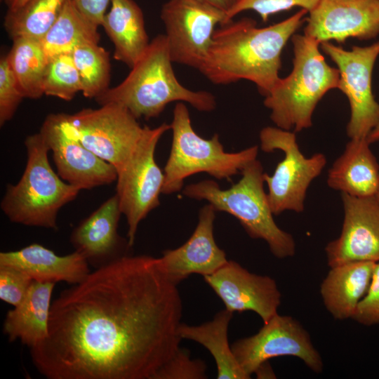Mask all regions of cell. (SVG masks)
Masks as SVG:
<instances>
[{
    "instance_id": "obj_7",
    "label": "cell",
    "mask_w": 379,
    "mask_h": 379,
    "mask_svg": "<svg viewBox=\"0 0 379 379\" xmlns=\"http://www.w3.org/2000/svg\"><path fill=\"white\" fill-rule=\"evenodd\" d=\"M170 125L173 138L164 167L163 194L180 191L185 178L199 173H207L218 180H230L257 159V145L237 152H226L217 133L208 140L199 136L192 128L189 111L182 102L175 105Z\"/></svg>"
},
{
    "instance_id": "obj_3",
    "label": "cell",
    "mask_w": 379,
    "mask_h": 379,
    "mask_svg": "<svg viewBox=\"0 0 379 379\" xmlns=\"http://www.w3.org/2000/svg\"><path fill=\"white\" fill-rule=\"evenodd\" d=\"M166 35H157L125 79L95 100L100 105H122L136 119L157 117L167 105L175 101L187 102L201 112L213 110L216 106L214 95L182 86L175 77Z\"/></svg>"
},
{
    "instance_id": "obj_37",
    "label": "cell",
    "mask_w": 379,
    "mask_h": 379,
    "mask_svg": "<svg viewBox=\"0 0 379 379\" xmlns=\"http://www.w3.org/2000/svg\"><path fill=\"white\" fill-rule=\"evenodd\" d=\"M213 6L227 12L233 5L235 0H204Z\"/></svg>"
},
{
    "instance_id": "obj_12",
    "label": "cell",
    "mask_w": 379,
    "mask_h": 379,
    "mask_svg": "<svg viewBox=\"0 0 379 379\" xmlns=\"http://www.w3.org/2000/svg\"><path fill=\"white\" fill-rule=\"evenodd\" d=\"M173 62L199 69L211 46L215 26L227 24L226 12L204 0H168L161 7Z\"/></svg>"
},
{
    "instance_id": "obj_17",
    "label": "cell",
    "mask_w": 379,
    "mask_h": 379,
    "mask_svg": "<svg viewBox=\"0 0 379 379\" xmlns=\"http://www.w3.org/2000/svg\"><path fill=\"white\" fill-rule=\"evenodd\" d=\"M231 312L253 311L267 322L276 315L281 295L274 279L248 272L228 260L212 274L204 277Z\"/></svg>"
},
{
    "instance_id": "obj_35",
    "label": "cell",
    "mask_w": 379,
    "mask_h": 379,
    "mask_svg": "<svg viewBox=\"0 0 379 379\" xmlns=\"http://www.w3.org/2000/svg\"><path fill=\"white\" fill-rule=\"evenodd\" d=\"M351 319L365 326L379 324V262H375L368 288Z\"/></svg>"
},
{
    "instance_id": "obj_14",
    "label": "cell",
    "mask_w": 379,
    "mask_h": 379,
    "mask_svg": "<svg viewBox=\"0 0 379 379\" xmlns=\"http://www.w3.org/2000/svg\"><path fill=\"white\" fill-rule=\"evenodd\" d=\"M40 133L53 153L58 174L69 184L81 190L117 180L116 168L85 147L69 132L62 113L48 115Z\"/></svg>"
},
{
    "instance_id": "obj_39",
    "label": "cell",
    "mask_w": 379,
    "mask_h": 379,
    "mask_svg": "<svg viewBox=\"0 0 379 379\" xmlns=\"http://www.w3.org/2000/svg\"><path fill=\"white\" fill-rule=\"evenodd\" d=\"M379 102V101H378ZM368 141L372 144L379 142V121L368 137Z\"/></svg>"
},
{
    "instance_id": "obj_26",
    "label": "cell",
    "mask_w": 379,
    "mask_h": 379,
    "mask_svg": "<svg viewBox=\"0 0 379 379\" xmlns=\"http://www.w3.org/2000/svg\"><path fill=\"white\" fill-rule=\"evenodd\" d=\"M98 28L74 0H65L58 18L40 42L49 61L60 54L72 53L80 44H99Z\"/></svg>"
},
{
    "instance_id": "obj_1",
    "label": "cell",
    "mask_w": 379,
    "mask_h": 379,
    "mask_svg": "<svg viewBox=\"0 0 379 379\" xmlns=\"http://www.w3.org/2000/svg\"><path fill=\"white\" fill-rule=\"evenodd\" d=\"M177 286L160 258L124 255L96 268L52 302L34 366L48 379H155L180 347Z\"/></svg>"
},
{
    "instance_id": "obj_6",
    "label": "cell",
    "mask_w": 379,
    "mask_h": 379,
    "mask_svg": "<svg viewBox=\"0 0 379 379\" xmlns=\"http://www.w3.org/2000/svg\"><path fill=\"white\" fill-rule=\"evenodd\" d=\"M25 146V171L15 185H7L1 209L13 222L55 230L60 209L80 190L54 172L48 159L49 147L40 132L28 135Z\"/></svg>"
},
{
    "instance_id": "obj_24",
    "label": "cell",
    "mask_w": 379,
    "mask_h": 379,
    "mask_svg": "<svg viewBox=\"0 0 379 379\" xmlns=\"http://www.w3.org/2000/svg\"><path fill=\"white\" fill-rule=\"evenodd\" d=\"M101 26L114 45V58L131 68L150 43L143 13L133 0H112Z\"/></svg>"
},
{
    "instance_id": "obj_20",
    "label": "cell",
    "mask_w": 379,
    "mask_h": 379,
    "mask_svg": "<svg viewBox=\"0 0 379 379\" xmlns=\"http://www.w3.org/2000/svg\"><path fill=\"white\" fill-rule=\"evenodd\" d=\"M88 265L86 258L77 251L60 256L39 244L0 253V265L18 268L39 281L78 284L91 272Z\"/></svg>"
},
{
    "instance_id": "obj_16",
    "label": "cell",
    "mask_w": 379,
    "mask_h": 379,
    "mask_svg": "<svg viewBox=\"0 0 379 379\" xmlns=\"http://www.w3.org/2000/svg\"><path fill=\"white\" fill-rule=\"evenodd\" d=\"M341 197L344 220L339 237L325 247L328 265L379 262V204L375 197Z\"/></svg>"
},
{
    "instance_id": "obj_40",
    "label": "cell",
    "mask_w": 379,
    "mask_h": 379,
    "mask_svg": "<svg viewBox=\"0 0 379 379\" xmlns=\"http://www.w3.org/2000/svg\"><path fill=\"white\" fill-rule=\"evenodd\" d=\"M374 197H375L376 201H378V203L379 204V186H378V190H377V192H376Z\"/></svg>"
},
{
    "instance_id": "obj_25",
    "label": "cell",
    "mask_w": 379,
    "mask_h": 379,
    "mask_svg": "<svg viewBox=\"0 0 379 379\" xmlns=\"http://www.w3.org/2000/svg\"><path fill=\"white\" fill-rule=\"evenodd\" d=\"M233 313L225 309L209 321L198 326L181 323L178 334L181 339L195 341L206 347L213 356L218 379L251 378L237 361L228 341V328Z\"/></svg>"
},
{
    "instance_id": "obj_29",
    "label": "cell",
    "mask_w": 379,
    "mask_h": 379,
    "mask_svg": "<svg viewBox=\"0 0 379 379\" xmlns=\"http://www.w3.org/2000/svg\"><path fill=\"white\" fill-rule=\"evenodd\" d=\"M72 55L78 70L82 94L95 99L109 88L111 65L109 53L99 44L77 45Z\"/></svg>"
},
{
    "instance_id": "obj_9",
    "label": "cell",
    "mask_w": 379,
    "mask_h": 379,
    "mask_svg": "<svg viewBox=\"0 0 379 379\" xmlns=\"http://www.w3.org/2000/svg\"><path fill=\"white\" fill-rule=\"evenodd\" d=\"M69 132L117 173L125 166L144 131L131 112L107 103L98 109H83L73 114L62 113Z\"/></svg>"
},
{
    "instance_id": "obj_4",
    "label": "cell",
    "mask_w": 379,
    "mask_h": 379,
    "mask_svg": "<svg viewBox=\"0 0 379 379\" xmlns=\"http://www.w3.org/2000/svg\"><path fill=\"white\" fill-rule=\"evenodd\" d=\"M291 41L293 69L265 96L264 105L277 127L296 133L312 126L316 106L328 91L338 88L340 74L326 62L317 41L305 34H293Z\"/></svg>"
},
{
    "instance_id": "obj_10",
    "label": "cell",
    "mask_w": 379,
    "mask_h": 379,
    "mask_svg": "<svg viewBox=\"0 0 379 379\" xmlns=\"http://www.w3.org/2000/svg\"><path fill=\"white\" fill-rule=\"evenodd\" d=\"M171 129L163 123L157 127L144 126V131L129 160L117 174L116 194L121 212L128 224V245L134 244L140 222L159 204L164 173L157 165L154 153L159 139Z\"/></svg>"
},
{
    "instance_id": "obj_30",
    "label": "cell",
    "mask_w": 379,
    "mask_h": 379,
    "mask_svg": "<svg viewBox=\"0 0 379 379\" xmlns=\"http://www.w3.org/2000/svg\"><path fill=\"white\" fill-rule=\"evenodd\" d=\"M44 95L69 101L81 91L78 70L72 53L55 56L48 61L44 79Z\"/></svg>"
},
{
    "instance_id": "obj_31",
    "label": "cell",
    "mask_w": 379,
    "mask_h": 379,
    "mask_svg": "<svg viewBox=\"0 0 379 379\" xmlns=\"http://www.w3.org/2000/svg\"><path fill=\"white\" fill-rule=\"evenodd\" d=\"M319 0H235L232 7L226 12L227 24L237 14L252 10L255 11L263 22L279 12L300 7L307 12L312 10Z\"/></svg>"
},
{
    "instance_id": "obj_22",
    "label": "cell",
    "mask_w": 379,
    "mask_h": 379,
    "mask_svg": "<svg viewBox=\"0 0 379 379\" xmlns=\"http://www.w3.org/2000/svg\"><path fill=\"white\" fill-rule=\"evenodd\" d=\"M55 284L33 280L23 300L8 311L3 331L10 342L20 340L30 349L46 340Z\"/></svg>"
},
{
    "instance_id": "obj_36",
    "label": "cell",
    "mask_w": 379,
    "mask_h": 379,
    "mask_svg": "<svg viewBox=\"0 0 379 379\" xmlns=\"http://www.w3.org/2000/svg\"><path fill=\"white\" fill-rule=\"evenodd\" d=\"M80 11L97 26H101L112 0H74Z\"/></svg>"
},
{
    "instance_id": "obj_34",
    "label": "cell",
    "mask_w": 379,
    "mask_h": 379,
    "mask_svg": "<svg viewBox=\"0 0 379 379\" xmlns=\"http://www.w3.org/2000/svg\"><path fill=\"white\" fill-rule=\"evenodd\" d=\"M33 279L23 271L0 265V299L13 307L26 296Z\"/></svg>"
},
{
    "instance_id": "obj_28",
    "label": "cell",
    "mask_w": 379,
    "mask_h": 379,
    "mask_svg": "<svg viewBox=\"0 0 379 379\" xmlns=\"http://www.w3.org/2000/svg\"><path fill=\"white\" fill-rule=\"evenodd\" d=\"M65 0H28L15 11H7L4 27L13 40L41 41L58 18Z\"/></svg>"
},
{
    "instance_id": "obj_23",
    "label": "cell",
    "mask_w": 379,
    "mask_h": 379,
    "mask_svg": "<svg viewBox=\"0 0 379 379\" xmlns=\"http://www.w3.org/2000/svg\"><path fill=\"white\" fill-rule=\"evenodd\" d=\"M375 265V262L357 261L330 267L321 284L320 294L335 319L352 318L368 288Z\"/></svg>"
},
{
    "instance_id": "obj_2",
    "label": "cell",
    "mask_w": 379,
    "mask_h": 379,
    "mask_svg": "<svg viewBox=\"0 0 379 379\" xmlns=\"http://www.w3.org/2000/svg\"><path fill=\"white\" fill-rule=\"evenodd\" d=\"M305 9L265 27L244 18L215 29L208 54L198 69L211 82L228 84L241 79L254 83L266 96L280 79L282 51L305 22Z\"/></svg>"
},
{
    "instance_id": "obj_13",
    "label": "cell",
    "mask_w": 379,
    "mask_h": 379,
    "mask_svg": "<svg viewBox=\"0 0 379 379\" xmlns=\"http://www.w3.org/2000/svg\"><path fill=\"white\" fill-rule=\"evenodd\" d=\"M232 350L248 376L269 359L293 356L301 359L314 373L323 370V361L314 347L309 333L291 316L277 314L257 333L237 340Z\"/></svg>"
},
{
    "instance_id": "obj_5",
    "label": "cell",
    "mask_w": 379,
    "mask_h": 379,
    "mask_svg": "<svg viewBox=\"0 0 379 379\" xmlns=\"http://www.w3.org/2000/svg\"><path fill=\"white\" fill-rule=\"evenodd\" d=\"M241 173V180L229 189L222 190L215 181L206 180L187 185L182 193L190 198L206 200L216 211L235 217L251 238L266 241L276 258L293 256L295 253L294 239L274 220L264 190L265 173L261 163L256 159Z\"/></svg>"
},
{
    "instance_id": "obj_11",
    "label": "cell",
    "mask_w": 379,
    "mask_h": 379,
    "mask_svg": "<svg viewBox=\"0 0 379 379\" xmlns=\"http://www.w3.org/2000/svg\"><path fill=\"white\" fill-rule=\"evenodd\" d=\"M321 50L336 65L338 88L347 98L350 118L347 125L350 139L367 138L379 121V102L372 90V76L379 56V41L366 46L345 50L331 41L320 44Z\"/></svg>"
},
{
    "instance_id": "obj_21",
    "label": "cell",
    "mask_w": 379,
    "mask_h": 379,
    "mask_svg": "<svg viewBox=\"0 0 379 379\" xmlns=\"http://www.w3.org/2000/svg\"><path fill=\"white\" fill-rule=\"evenodd\" d=\"M367 138L350 139L328 171L327 185L357 197H374L379 186V164Z\"/></svg>"
},
{
    "instance_id": "obj_32",
    "label": "cell",
    "mask_w": 379,
    "mask_h": 379,
    "mask_svg": "<svg viewBox=\"0 0 379 379\" xmlns=\"http://www.w3.org/2000/svg\"><path fill=\"white\" fill-rule=\"evenodd\" d=\"M206 365L201 359H192L187 350L180 347L160 368L155 379L206 378Z\"/></svg>"
},
{
    "instance_id": "obj_38",
    "label": "cell",
    "mask_w": 379,
    "mask_h": 379,
    "mask_svg": "<svg viewBox=\"0 0 379 379\" xmlns=\"http://www.w3.org/2000/svg\"><path fill=\"white\" fill-rule=\"evenodd\" d=\"M28 0H4L5 5L7 7V11H15L22 5H24Z\"/></svg>"
},
{
    "instance_id": "obj_19",
    "label": "cell",
    "mask_w": 379,
    "mask_h": 379,
    "mask_svg": "<svg viewBox=\"0 0 379 379\" xmlns=\"http://www.w3.org/2000/svg\"><path fill=\"white\" fill-rule=\"evenodd\" d=\"M121 212L117 194L84 219L72 231L70 242L88 263L98 268L124 255L117 232Z\"/></svg>"
},
{
    "instance_id": "obj_15",
    "label": "cell",
    "mask_w": 379,
    "mask_h": 379,
    "mask_svg": "<svg viewBox=\"0 0 379 379\" xmlns=\"http://www.w3.org/2000/svg\"><path fill=\"white\" fill-rule=\"evenodd\" d=\"M308 13L304 34L319 44L379 34V0H319Z\"/></svg>"
},
{
    "instance_id": "obj_8",
    "label": "cell",
    "mask_w": 379,
    "mask_h": 379,
    "mask_svg": "<svg viewBox=\"0 0 379 379\" xmlns=\"http://www.w3.org/2000/svg\"><path fill=\"white\" fill-rule=\"evenodd\" d=\"M260 141L263 152L281 150L284 153L273 175H264L274 215L286 211L302 212L307 189L326 166V156L319 152L305 157L299 148L295 132L277 126L263 128Z\"/></svg>"
},
{
    "instance_id": "obj_33",
    "label": "cell",
    "mask_w": 379,
    "mask_h": 379,
    "mask_svg": "<svg viewBox=\"0 0 379 379\" xmlns=\"http://www.w3.org/2000/svg\"><path fill=\"white\" fill-rule=\"evenodd\" d=\"M25 98L6 55L0 60V125L4 126L14 116Z\"/></svg>"
},
{
    "instance_id": "obj_18",
    "label": "cell",
    "mask_w": 379,
    "mask_h": 379,
    "mask_svg": "<svg viewBox=\"0 0 379 379\" xmlns=\"http://www.w3.org/2000/svg\"><path fill=\"white\" fill-rule=\"evenodd\" d=\"M216 210L210 204L199 213L197 225L190 239L175 249H168L160 257L161 265L172 282L178 284L192 274H212L228 260L215 243L213 224Z\"/></svg>"
},
{
    "instance_id": "obj_27",
    "label": "cell",
    "mask_w": 379,
    "mask_h": 379,
    "mask_svg": "<svg viewBox=\"0 0 379 379\" xmlns=\"http://www.w3.org/2000/svg\"><path fill=\"white\" fill-rule=\"evenodd\" d=\"M24 98L38 99L44 93V79L48 60L40 41L18 38L6 55Z\"/></svg>"
}]
</instances>
